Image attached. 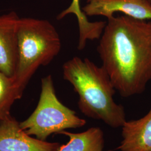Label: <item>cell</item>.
Wrapping results in <instances>:
<instances>
[{
	"label": "cell",
	"instance_id": "obj_8",
	"mask_svg": "<svg viewBox=\"0 0 151 151\" xmlns=\"http://www.w3.org/2000/svg\"><path fill=\"white\" fill-rule=\"evenodd\" d=\"M122 128L120 151H151V107L139 119L126 121Z\"/></svg>",
	"mask_w": 151,
	"mask_h": 151
},
{
	"label": "cell",
	"instance_id": "obj_4",
	"mask_svg": "<svg viewBox=\"0 0 151 151\" xmlns=\"http://www.w3.org/2000/svg\"><path fill=\"white\" fill-rule=\"evenodd\" d=\"M86 124L85 119L60 101L56 95L52 77L48 75L42 79L37 108L20 126L28 135L45 140L53 134H60L67 129L81 128Z\"/></svg>",
	"mask_w": 151,
	"mask_h": 151
},
{
	"label": "cell",
	"instance_id": "obj_6",
	"mask_svg": "<svg viewBox=\"0 0 151 151\" xmlns=\"http://www.w3.org/2000/svg\"><path fill=\"white\" fill-rule=\"evenodd\" d=\"M82 10L87 16H102L107 19L116 12L137 19L151 20L150 0H90Z\"/></svg>",
	"mask_w": 151,
	"mask_h": 151
},
{
	"label": "cell",
	"instance_id": "obj_5",
	"mask_svg": "<svg viewBox=\"0 0 151 151\" xmlns=\"http://www.w3.org/2000/svg\"><path fill=\"white\" fill-rule=\"evenodd\" d=\"M60 146L32 138L11 115L0 120V151H58Z\"/></svg>",
	"mask_w": 151,
	"mask_h": 151
},
{
	"label": "cell",
	"instance_id": "obj_11",
	"mask_svg": "<svg viewBox=\"0 0 151 151\" xmlns=\"http://www.w3.org/2000/svg\"><path fill=\"white\" fill-rule=\"evenodd\" d=\"M23 94L16 85L12 76L0 72V120L10 116L14 103L21 99Z\"/></svg>",
	"mask_w": 151,
	"mask_h": 151
},
{
	"label": "cell",
	"instance_id": "obj_7",
	"mask_svg": "<svg viewBox=\"0 0 151 151\" xmlns=\"http://www.w3.org/2000/svg\"><path fill=\"white\" fill-rule=\"evenodd\" d=\"M20 19L15 11L0 15V72L9 76L16 70Z\"/></svg>",
	"mask_w": 151,
	"mask_h": 151
},
{
	"label": "cell",
	"instance_id": "obj_9",
	"mask_svg": "<svg viewBox=\"0 0 151 151\" xmlns=\"http://www.w3.org/2000/svg\"><path fill=\"white\" fill-rule=\"evenodd\" d=\"M80 2V0H72L70 5L60 12L57 16V19L60 20L70 14L75 15L79 29L77 49L82 50L86 47L87 42L88 40H94L100 38L106 26V22H90L87 16L82 10Z\"/></svg>",
	"mask_w": 151,
	"mask_h": 151
},
{
	"label": "cell",
	"instance_id": "obj_1",
	"mask_svg": "<svg viewBox=\"0 0 151 151\" xmlns=\"http://www.w3.org/2000/svg\"><path fill=\"white\" fill-rule=\"evenodd\" d=\"M107 20L97 47L102 66L122 97L141 94L151 80V20Z\"/></svg>",
	"mask_w": 151,
	"mask_h": 151
},
{
	"label": "cell",
	"instance_id": "obj_3",
	"mask_svg": "<svg viewBox=\"0 0 151 151\" xmlns=\"http://www.w3.org/2000/svg\"><path fill=\"white\" fill-rule=\"evenodd\" d=\"M17 35V62L12 77L24 92L38 68L49 65L60 53L61 40L50 22L32 17L20 19Z\"/></svg>",
	"mask_w": 151,
	"mask_h": 151
},
{
	"label": "cell",
	"instance_id": "obj_2",
	"mask_svg": "<svg viewBox=\"0 0 151 151\" xmlns=\"http://www.w3.org/2000/svg\"><path fill=\"white\" fill-rule=\"evenodd\" d=\"M62 70L63 78L78 95L82 113L113 128L123 125L127 121L124 107L115 101L116 90L102 65L76 56L65 62Z\"/></svg>",
	"mask_w": 151,
	"mask_h": 151
},
{
	"label": "cell",
	"instance_id": "obj_10",
	"mask_svg": "<svg viewBox=\"0 0 151 151\" xmlns=\"http://www.w3.org/2000/svg\"><path fill=\"white\" fill-rule=\"evenodd\" d=\"M60 134L68 137L69 141L60 145L58 151H114L104 150V133L100 127H91L80 133L63 130Z\"/></svg>",
	"mask_w": 151,
	"mask_h": 151
},
{
	"label": "cell",
	"instance_id": "obj_13",
	"mask_svg": "<svg viewBox=\"0 0 151 151\" xmlns=\"http://www.w3.org/2000/svg\"><path fill=\"white\" fill-rule=\"evenodd\" d=\"M150 2H151V0H150Z\"/></svg>",
	"mask_w": 151,
	"mask_h": 151
},
{
	"label": "cell",
	"instance_id": "obj_12",
	"mask_svg": "<svg viewBox=\"0 0 151 151\" xmlns=\"http://www.w3.org/2000/svg\"><path fill=\"white\" fill-rule=\"evenodd\" d=\"M90 1V0H87V2H88Z\"/></svg>",
	"mask_w": 151,
	"mask_h": 151
}]
</instances>
